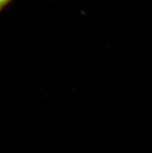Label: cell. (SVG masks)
Segmentation results:
<instances>
[{"mask_svg":"<svg viewBox=\"0 0 152 153\" xmlns=\"http://www.w3.org/2000/svg\"><path fill=\"white\" fill-rule=\"evenodd\" d=\"M13 1L14 0H0V13Z\"/></svg>","mask_w":152,"mask_h":153,"instance_id":"6da1fadb","label":"cell"}]
</instances>
